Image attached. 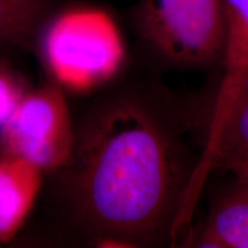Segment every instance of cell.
Returning <instances> with one entry per match:
<instances>
[{
  "label": "cell",
  "mask_w": 248,
  "mask_h": 248,
  "mask_svg": "<svg viewBox=\"0 0 248 248\" xmlns=\"http://www.w3.org/2000/svg\"><path fill=\"white\" fill-rule=\"evenodd\" d=\"M157 71L120 74L74 119L69 159L49 173L59 213L86 244L179 247L206 185L191 97Z\"/></svg>",
  "instance_id": "cell-1"
},
{
  "label": "cell",
  "mask_w": 248,
  "mask_h": 248,
  "mask_svg": "<svg viewBox=\"0 0 248 248\" xmlns=\"http://www.w3.org/2000/svg\"><path fill=\"white\" fill-rule=\"evenodd\" d=\"M129 18L152 70L215 76L221 71L226 44L222 0H139Z\"/></svg>",
  "instance_id": "cell-2"
},
{
  "label": "cell",
  "mask_w": 248,
  "mask_h": 248,
  "mask_svg": "<svg viewBox=\"0 0 248 248\" xmlns=\"http://www.w3.org/2000/svg\"><path fill=\"white\" fill-rule=\"evenodd\" d=\"M53 0H0V48L33 51Z\"/></svg>",
  "instance_id": "cell-9"
},
{
  "label": "cell",
  "mask_w": 248,
  "mask_h": 248,
  "mask_svg": "<svg viewBox=\"0 0 248 248\" xmlns=\"http://www.w3.org/2000/svg\"><path fill=\"white\" fill-rule=\"evenodd\" d=\"M192 99L193 130L200 148L201 175L207 183L212 172L230 161L248 156V74L222 100Z\"/></svg>",
  "instance_id": "cell-5"
},
{
  "label": "cell",
  "mask_w": 248,
  "mask_h": 248,
  "mask_svg": "<svg viewBox=\"0 0 248 248\" xmlns=\"http://www.w3.org/2000/svg\"><path fill=\"white\" fill-rule=\"evenodd\" d=\"M0 48V132L14 113L21 99L30 88L12 68Z\"/></svg>",
  "instance_id": "cell-10"
},
{
  "label": "cell",
  "mask_w": 248,
  "mask_h": 248,
  "mask_svg": "<svg viewBox=\"0 0 248 248\" xmlns=\"http://www.w3.org/2000/svg\"><path fill=\"white\" fill-rule=\"evenodd\" d=\"M226 44L222 69L203 98L209 101L228 97L248 74V0H222Z\"/></svg>",
  "instance_id": "cell-8"
},
{
  "label": "cell",
  "mask_w": 248,
  "mask_h": 248,
  "mask_svg": "<svg viewBox=\"0 0 248 248\" xmlns=\"http://www.w3.org/2000/svg\"><path fill=\"white\" fill-rule=\"evenodd\" d=\"M221 170L229 172L231 177L248 191V156L230 161Z\"/></svg>",
  "instance_id": "cell-11"
},
{
  "label": "cell",
  "mask_w": 248,
  "mask_h": 248,
  "mask_svg": "<svg viewBox=\"0 0 248 248\" xmlns=\"http://www.w3.org/2000/svg\"><path fill=\"white\" fill-rule=\"evenodd\" d=\"M45 173L17 155L0 151V243L22 228L42 190Z\"/></svg>",
  "instance_id": "cell-7"
},
{
  "label": "cell",
  "mask_w": 248,
  "mask_h": 248,
  "mask_svg": "<svg viewBox=\"0 0 248 248\" xmlns=\"http://www.w3.org/2000/svg\"><path fill=\"white\" fill-rule=\"evenodd\" d=\"M74 119L64 91L51 80L29 89L0 132V151L29 161L45 175L69 159Z\"/></svg>",
  "instance_id": "cell-4"
},
{
  "label": "cell",
  "mask_w": 248,
  "mask_h": 248,
  "mask_svg": "<svg viewBox=\"0 0 248 248\" xmlns=\"http://www.w3.org/2000/svg\"><path fill=\"white\" fill-rule=\"evenodd\" d=\"M179 247L248 248V191L231 177L210 200L208 212L192 225Z\"/></svg>",
  "instance_id": "cell-6"
},
{
  "label": "cell",
  "mask_w": 248,
  "mask_h": 248,
  "mask_svg": "<svg viewBox=\"0 0 248 248\" xmlns=\"http://www.w3.org/2000/svg\"><path fill=\"white\" fill-rule=\"evenodd\" d=\"M35 49L47 78L64 92L100 91L125 67L119 24L104 9L79 5L49 15Z\"/></svg>",
  "instance_id": "cell-3"
}]
</instances>
